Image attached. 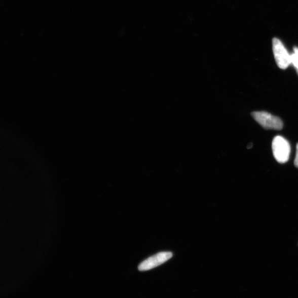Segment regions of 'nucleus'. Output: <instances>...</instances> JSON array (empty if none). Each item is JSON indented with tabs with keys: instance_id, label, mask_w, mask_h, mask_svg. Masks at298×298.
Returning <instances> with one entry per match:
<instances>
[{
	"instance_id": "obj_5",
	"label": "nucleus",
	"mask_w": 298,
	"mask_h": 298,
	"mask_svg": "<svg viewBox=\"0 0 298 298\" xmlns=\"http://www.w3.org/2000/svg\"><path fill=\"white\" fill-rule=\"evenodd\" d=\"M291 64H293L298 74V48H294V53L291 55Z\"/></svg>"
},
{
	"instance_id": "obj_4",
	"label": "nucleus",
	"mask_w": 298,
	"mask_h": 298,
	"mask_svg": "<svg viewBox=\"0 0 298 298\" xmlns=\"http://www.w3.org/2000/svg\"><path fill=\"white\" fill-rule=\"evenodd\" d=\"M172 253L171 252H161L155 255L148 257L141 263L138 266L140 271L150 270L163 264L172 258Z\"/></svg>"
},
{
	"instance_id": "obj_6",
	"label": "nucleus",
	"mask_w": 298,
	"mask_h": 298,
	"mask_svg": "<svg viewBox=\"0 0 298 298\" xmlns=\"http://www.w3.org/2000/svg\"><path fill=\"white\" fill-rule=\"evenodd\" d=\"M294 165L298 168V143L296 145V156L294 160Z\"/></svg>"
},
{
	"instance_id": "obj_7",
	"label": "nucleus",
	"mask_w": 298,
	"mask_h": 298,
	"mask_svg": "<svg viewBox=\"0 0 298 298\" xmlns=\"http://www.w3.org/2000/svg\"><path fill=\"white\" fill-rule=\"evenodd\" d=\"M248 146H249V147H248V148H250L252 147V144L250 143L249 145H248Z\"/></svg>"
},
{
	"instance_id": "obj_2",
	"label": "nucleus",
	"mask_w": 298,
	"mask_h": 298,
	"mask_svg": "<svg viewBox=\"0 0 298 298\" xmlns=\"http://www.w3.org/2000/svg\"><path fill=\"white\" fill-rule=\"evenodd\" d=\"M252 116L260 126L267 129L281 130L283 124L279 118L266 111H253Z\"/></svg>"
},
{
	"instance_id": "obj_3",
	"label": "nucleus",
	"mask_w": 298,
	"mask_h": 298,
	"mask_svg": "<svg viewBox=\"0 0 298 298\" xmlns=\"http://www.w3.org/2000/svg\"><path fill=\"white\" fill-rule=\"evenodd\" d=\"M272 46L278 66L282 69H286L291 64V55L289 54L281 41L277 39L273 40Z\"/></svg>"
},
{
	"instance_id": "obj_1",
	"label": "nucleus",
	"mask_w": 298,
	"mask_h": 298,
	"mask_svg": "<svg viewBox=\"0 0 298 298\" xmlns=\"http://www.w3.org/2000/svg\"><path fill=\"white\" fill-rule=\"evenodd\" d=\"M273 156L278 163L284 164L289 160L290 146L289 142L281 136H277L272 141Z\"/></svg>"
}]
</instances>
